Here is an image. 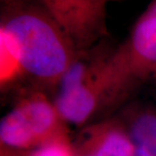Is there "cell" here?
Instances as JSON below:
<instances>
[{"label": "cell", "instance_id": "1", "mask_svg": "<svg viewBox=\"0 0 156 156\" xmlns=\"http://www.w3.org/2000/svg\"><path fill=\"white\" fill-rule=\"evenodd\" d=\"M70 38L40 0H0V84L54 95L77 57Z\"/></svg>", "mask_w": 156, "mask_h": 156}, {"label": "cell", "instance_id": "2", "mask_svg": "<svg viewBox=\"0 0 156 156\" xmlns=\"http://www.w3.org/2000/svg\"><path fill=\"white\" fill-rule=\"evenodd\" d=\"M68 137V124L52 97L38 89H24L1 119L0 155L30 156L39 147Z\"/></svg>", "mask_w": 156, "mask_h": 156}, {"label": "cell", "instance_id": "3", "mask_svg": "<svg viewBox=\"0 0 156 156\" xmlns=\"http://www.w3.org/2000/svg\"><path fill=\"white\" fill-rule=\"evenodd\" d=\"M76 49L83 52L109 37L107 6L110 0H40Z\"/></svg>", "mask_w": 156, "mask_h": 156}, {"label": "cell", "instance_id": "4", "mask_svg": "<svg viewBox=\"0 0 156 156\" xmlns=\"http://www.w3.org/2000/svg\"><path fill=\"white\" fill-rule=\"evenodd\" d=\"M74 149L93 152L100 156H134L136 147L118 117L89 123L82 128Z\"/></svg>", "mask_w": 156, "mask_h": 156}, {"label": "cell", "instance_id": "5", "mask_svg": "<svg viewBox=\"0 0 156 156\" xmlns=\"http://www.w3.org/2000/svg\"><path fill=\"white\" fill-rule=\"evenodd\" d=\"M122 46L143 83L156 86V15L143 12Z\"/></svg>", "mask_w": 156, "mask_h": 156}, {"label": "cell", "instance_id": "6", "mask_svg": "<svg viewBox=\"0 0 156 156\" xmlns=\"http://www.w3.org/2000/svg\"><path fill=\"white\" fill-rule=\"evenodd\" d=\"M119 115V120L137 147L156 156V108L150 104H130Z\"/></svg>", "mask_w": 156, "mask_h": 156}, {"label": "cell", "instance_id": "7", "mask_svg": "<svg viewBox=\"0 0 156 156\" xmlns=\"http://www.w3.org/2000/svg\"><path fill=\"white\" fill-rule=\"evenodd\" d=\"M30 156H75V154L72 142L68 137L56 140L39 147Z\"/></svg>", "mask_w": 156, "mask_h": 156}, {"label": "cell", "instance_id": "8", "mask_svg": "<svg viewBox=\"0 0 156 156\" xmlns=\"http://www.w3.org/2000/svg\"><path fill=\"white\" fill-rule=\"evenodd\" d=\"M144 12L147 13V14L156 15V0H153V1L151 2Z\"/></svg>", "mask_w": 156, "mask_h": 156}, {"label": "cell", "instance_id": "9", "mask_svg": "<svg viewBox=\"0 0 156 156\" xmlns=\"http://www.w3.org/2000/svg\"><path fill=\"white\" fill-rule=\"evenodd\" d=\"M134 156H155L154 154L149 153L148 151L145 150L141 147H136V150H135V153H134Z\"/></svg>", "mask_w": 156, "mask_h": 156}, {"label": "cell", "instance_id": "10", "mask_svg": "<svg viewBox=\"0 0 156 156\" xmlns=\"http://www.w3.org/2000/svg\"><path fill=\"white\" fill-rule=\"evenodd\" d=\"M117 1H122V0H110V2H117Z\"/></svg>", "mask_w": 156, "mask_h": 156}]
</instances>
